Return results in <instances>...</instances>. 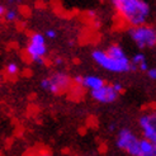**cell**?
Instances as JSON below:
<instances>
[{"label": "cell", "instance_id": "cell-4", "mask_svg": "<svg viewBox=\"0 0 156 156\" xmlns=\"http://www.w3.org/2000/svg\"><path fill=\"white\" fill-rule=\"evenodd\" d=\"M70 84H71V80H70V77L65 73H56L51 77H44L40 83L41 88L43 90L50 91L51 94H55V95L65 93L70 88Z\"/></svg>", "mask_w": 156, "mask_h": 156}, {"label": "cell", "instance_id": "cell-15", "mask_svg": "<svg viewBox=\"0 0 156 156\" xmlns=\"http://www.w3.org/2000/svg\"><path fill=\"white\" fill-rule=\"evenodd\" d=\"M30 43H37V44H46V37L43 36V33L40 32H33L29 36V41Z\"/></svg>", "mask_w": 156, "mask_h": 156}, {"label": "cell", "instance_id": "cell-2", "mask_svg": "<svg viewBox=\"0 0 156 156\" xmlns=\"http://www.w3.org/2000/svg\"><path fill=\"white\" fill-rule=\"evenodd\" d=\"M91 57L95 64H98L102 69L109 73H129L132 71V65L129 58L123 60H114L109 57L104 50H94L91 52Z\"/></svg>", "mask_w": 156, "mask_h": 156}, {"label": "cell", "instance_id": "cell-23", "mask_svg": "<svg viewBox=\"0 0 156 156\" xmlns=\"http://www.w3.org/2000/svg\"><path fill=\"white\" fill-rule=\"evenodd\" d=\"M38 156H52V155H51L50 152H47V151H43V152H41Z\"/></svg>", "mask_w": 156, "mask_h": 156}, {"label": "cell", "instance_id": "cell-7", "mask_svg": "<svg viewBox=\"0 0 156 156\" xmlns=\"http://www.w3.org/2000/svg\"><path fill=\"white\" fill-rule=\"evenodd\" d=\"M118 95L119 94H117L113 90L112 84H104L102 88L91 91V98L99 103H103V104H109V103L115 102Z\"/></svg>", "mask_w": 156, "mask_h": 156}, {"label": "cell", "instance_id": "cell-13", "mask_svg": "<svg viewBox=\"0 0 156 156\" xmlns=\"http://www.w3.org/2000/svg\"><path fill=\"white\" fill-rule=\"evenodd\" d=\"M19 71H20V69H19V66H18L17 62L10 61V62H8V64L5 65V74L9 76V77L17 76V75L19 74Z\"/></svg>", "mask_w": 156, "mask_h": 156}, {"label": "cell", "instance_id": "cell-24", "mask_svg": "<svg viewBox=\"0 0 156 156\" xmlns=\"http://www.w3.org/2000/svg\"><path fill=\"white\" fill-rule=\"evenodd\" d=\"M114 128H115V126H114V124L112 123L111 126H109V131H111V132H113V131H114Z\"/></svg>", "mask_w": 156, "mask_h": 156}, {"label": "cell", "instance_id": "cell-3", "mask_svg": "<svg viewBox=\"0 0 156 156\" xmlns=\"http://www.w3.org/2000/svg\"><path fill=\"white\" fill-rule=\"evenodd\" d=\"M129 37L138 48H151L156 46V26L144 24L138 27H131Z\"/></svg>", "mask_w": 156, "mask_h": 156}, {"label": "cell", "instance_id": "cell-11", "mask_svg": "<svg viewBox=\"0 0 156 156\" xmlns=\"http://www.w3.org/2000/svg\"><path fill=\"white\" fill-rule=\"evenodd\" d=\"M105 53L108 55L109 57H112L114 60H123L127 58V55L124 52V50L121 47L119 44H111L107 50H104Z\"/></svg>", "mask_w": 156, "mask_h": 156}, {"label": "cell", "instance_id": "cell-19", "mask_svg": "<svg viewBox=\"0 0 156 156\" xmlns=\"http://www.w3.org/2000/svg\"><path fill=\"white\" fill-rule=\"evenodd\" d=\"M74 81L77 84V85H81L83 84V75H76L74 77Z\"/></svg>", "mask_w": 156, "mask_h": 156}, {"label": "cell", "instance_id": "cell-26", "mask_svg": "<svg viewBox=\"0 0 156 156\" xmlns=\"http://www.w3.org/2000/svg\"><path fill=\"white\" fill-rule=\"evenodd\" d=\"M155 156H156V145H155Z\"/></svg>", "mask_w": 156, "mask_h": 156}, {"label": "cell", "instance_id": "cell-22", "mask_svg": "<svg viewBox=\"0 0 156 156\" xmlns=\"http://www.w3.org/2000/svg\"><path fill=\"white\" fill-rule=\"evenodd\" d=\"M64 64V58L62 57H56L55 58V65H62Z\"/></svg>", "mask_w": 156, "mask_h": 156}, {"label": "cell", "instance_id": "cell-21", "mask_svg": "<svg viewBox=\"0 0 156 156\" xmlns=\"http://www.w3.org/2000/svg\"><path fill=\"white\" fill-rule=\"evenodd\" d=\"M138 70H140V71H147V70H149V65H147V62H145V64H142V65H140Z\"/></svg>", "mask_w": 156, "mask_h": 156}, {"label": "cell", "instance_id": "cell-17", "mask_svg": "<svg viewBox=\"0 0 156 156\" xmlns=\"http://www.w3.org/2000/svg\"><path fill=\"white\" fill-rule=\"evenodd\" d=\"M112 88H113V90L117 93V94H121V93L123 91V85H122L121 83H114V84H112Z\"/></svg>", "mask_w": 156, "mask_h": 156}, {"label": "cell", "instance_id": "cell-1", "mask_svg": "<svg viewBox=\"0 0 156 156\" xmlns=\"http://www.w3.org/2000/svg\"><path fill=\"white\" fill-rule=\"evenodd\" d=\"M112 4L117 14L131 27L146 24L151 13L150 5L144 0H113Z\"/></svg>", "mask_w": 156, "mask_h": 156}, {"label": "cell", "instance_id": "cell-10", "mask_svg": "<svg viewBox=\"0 0 156 156\" xmlns=\"http://www.w3.org/2000/svg\"><path fill=\"white\" fill-rule=\"evenodd\" d=\"M138 156H155V145L145 138H141L138 144Z\"/></svg>", "mask_w": 156, "mask_h": 156}, {"label": "cell", "instance_id": "cell-20", "mask_svg": "<svg viewBox=\"0 0 156 156\" xmlns=\"http://www.w3.org/2000/svg\"><path fill=\"white\" fill-rule=\"evenodd\" d=\"M5 12H6V6L3 5V4H0V18H4Z\"/></svg>", "mask_w": 156, "mask_h": 156}, {"label": "cell", "instance_id": "cell-12", "mask_svg": "<svg viewBox=\"0 0 156 156\" xmlns=\"http://www.w3.org/2000/svg\"><path fill=\"white\" fill-rule=\"evenodd\" d=\"M19 18V10L15 9V8H6V12L4 14V19L9 23H14L17 22Z\"/></svg>", "mask_w": 156, "mask_h": 156}, {"label": "cell", "instance_id": "cell-8", "mask_svg": "<svg viewBox=\"0 0 156 156\" xmlns=\"http://www.w3.org/2000/svg\"><path fill=\"white\" fill-rule=\"evenodd\" d=\"M47 46L46 44H37V43H30L28 42L27 44V56L30 58V61L34 62L38 65H43L44 64V58L47 55Z\"/></svg>", "mask_w": 156, "mask_h": 156}, {"label": "cell", "instance_id": "cell-25", "mask_svg": "<svg viewBox=\"0 0 156 156\" xmlns=\"http://www.w3.org/2000/svg\"><path fill=\"white\" fill-rule=\"evenodd\" d=\"M2 80H3V74H2V71H0V83H2Z\"/></svg>", "mask_w": 156, "mask_h": 156}, {"label": "cell", "instance_id": "cell-9", "mask_svg": "<svg viewBox=\"0 0 156 156\" xmlns=\"http://www.w3.org/2000/svg\"><path fill=\"white\" fill-rule=\"evenodd\" d=\"M105 84V81L99 76L95 75H87V76H83V84L81 87L89 89L90 91L93 90H97L99 88H102L103 85Z\"/></svg>", "mask_w": 156, "mask_h": 156}, {"label": "cell", "instance_id": "cell-14", "mask_svg": "<svg viewBox=\"0 0 156 156\" xmlns=\"http://www.w3.org/2000/svg\"><path fill=\"white\" fill-rule=\"evenodd\" d=\"M131 65H132V70H136V69H138V66L140 65H142V64H145V62H147L146 61V57H145V55L144 53H136L133 57H132L131 60Z\"/></svg>", "mask_w": 156, "mask_h": 156}, {"label": "cell", "instance_id": "cell-5", "mask_svg": "<svg viewBox=\"0 0 156 156\" xmlns=\"http://www.w3.org/2000/svg\"><path fill=\"white\" fill-rule=\"evenodd\" d=\"M117 146L118 149L126 151L131 156H138V144L140 138L135 135L133 131H131L129 128H122L118 135H117Z\"/></svg>", "mask_w": 156, "mask_h": 156}, {"label": "cell", "instance_id": "cell-18", "mask_svg": "<svg viewBox=\"0 0 156 156\" xmlns=\"http://www.w3.org/2000/svg\"><path fill=\"white\" fill-rule=\"evenodd\" d=\"M147 76L152 80H156V67H151L147 70Z\"/></svg>", "mask_w": 156, "mask_h": 156}, {"label": "cell", "instance_id": "cell-6", "mask_svg": "<svg viewBox=\"0 0 156 156\" xmlns=\"http://www.w3.org/2000/svg\"><path fill=\"white\" fill-rule=\"evenodd\" d=\"M144 138L156 145V112L144 113L138 119Z\"/></svg>", "mask_w": 156, "mask_h": 156}, {"label": "cell", "instance_id": "cell-16", "mask_svg": "<svg viewBox=\"0 0 156 156\" xmlns=\"http://www.w3.org/2000/svg\"><path fill=\"white\" fill-rule=\"evenodd\" d=\"M46 38H50V40H55V38L57 37V32L55 29H52V28H50V29H47L44 32V34H43Z\"/></svg>", "mask_w": 156, "mask_h": 156}]
</instances>
